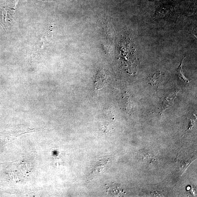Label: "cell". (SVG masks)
<instances>
[{"mask_svg":"<svg viewBox=\"0 0 197 197\" xmlns=\"http://www.w3.org/2000/svg\"><path fill=\"white\" fill-rule=\"evenodd\" d=\"M14 172V176H16V180L22 179L25 178L26 175L30 172L32 168V165L30 163L27 162L25 160H19L16 161L13 164Z\"/></svg>","mask_w":197,"mask_h":197,"instance_id":"obj_1","label":"cell"},{"mask_svg":"<svg viewBox=\"0 0 197 197\" xmlns=\"http://www.w3.org/2000/svg\"><path fill=\"white\" fill-rule=\"evenodd\" d=\"M107 77L104 71L99 72L95 79V90L97 92L102 89L106 83Z\"/></svg>","mask_w":197,"mask_h":197,"instance_id":"obj_2","label":"cell"},{"mask_svg":"<svg viewBox=\"0 0 197 197\" xmlns=\"http://www.w3.org/2000/svg\"><path fill=\"white\" fill-rule=\"evenodd\" d=\"M186 58V57L183 58V59H182L181 64L179 66H178V68L176 70V74L178 76V77L180 79H181V80L183 81V82H189V81L187 79H186V78L185 77V76L183 74V70H182V63L183 61V59H184L185 58Z\"/></svg>","mask_w":197,"mask_h":197,"instance_id":"obj_3","label":"cell"},{"mask_svg":"<svg viewBox=\"0 0 197 197\" xmlns=\"http://www.w3.org/2000/svg\"><path fill=\"white\" fill-rule=\"evenodd\" d=\"M175 97H172L170 98L169 97H166L165 98V100L163 106V110H164L167 108L168 107H170L173 105V101Z\"/></svg>","mask_w":197,"mask_h":197,"instance_id":"obj_4","label":"cell"},{"mask_svg":"<svg viewBox=\"0 0 197 197\" xmlns=\"http://www.w3.org/2000/svg\"><path fill=\"white\" fill-rule=\"evenodd\" d=\"M161 77V75L158 74H155L153 75V76H152V78H151L150 80L151 81L150 82L151 84H156L158 83V82L159 81L160 79V78Z\"/></svg>","mask_w":197,"mask_h":197,"instance_id":"obj_5","label":"cell"}]
</instances>
